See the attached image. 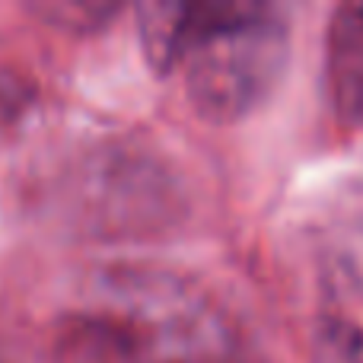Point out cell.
Instances as JSON below:
<instances>
[{
  "instance_id": "7a4b0ae2",
  "label": "cell",
  "mask_w": 363,
  "mask_h": 363,
  "mask_svg": "<svg viewBox=\"0 0 363 363\" xmlns=\"http://www.w3.org/2000/svg\"><path fill=\"white\" fill-rule=\"evenodd\" d=\"M319 345L325 363H363V249H341L322 271Z\"/></svg>"
},
{
  "instance_id": "6da1fadb",
  "label": "cell",
  "mask_w": 363,
  "mask_h": 363,
  "mask_svg": "<svg viewBox=\"0 0 363 363\" xmlns=\"http://www.w3.org/2000/svg\"><path fill=\"white\" fill-rule=\"evenodd\" d=\"M144 55L157 74H179L207 121H239L277 86L290 51L287 6L262 0H160L138 6Z\"/></svg>"
},
{
  "instance_id": "3957f363",
  "label": "cell",
  "mask_w": 363,
  "mask_h": 363,
  "mask_svg": "<svg viewBox=\"0 0 363 363\" xmlns=\"http://www.w3.org/2000/svg\"><path fill=\"white\" fill-rule=\"evenodd\" d=\"M328 89L338 121L363 138V0L335 10L328 29Z\"/></svg>"
}]
</instances>
